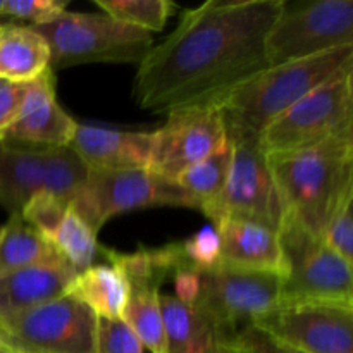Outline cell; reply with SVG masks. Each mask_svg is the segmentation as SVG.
<instances>
[{
    "label": "cell",
    "instance_id": "30",
    "mask_svg": "<svg viewBox=\"0 0 353 353\" xmlns=\"http://www.w3.org/2000/svg\"><path fill=\"white\" fill-rule=\"evenodd\" d=\"M143 345L123 319L97 317L95 353H143Z\"/></svg>",
    "mask_w": 353,
    "mask_h": 353
},
{
    "label": "cell",
    "instance_id": "18",
    "mask_svg": "<svg viewBox=\"0 0 353 353\" xmlns=\"http://www.w3.org/2000/svg\"><path fill=\"white\" fill-rule=\"evenodd\" d=\"M214 226L221 236V265L276 272L283 278L288 274V262L276 231L238 219H224Z\"/></svg>",
    "mask_w": 353,
    "mask_h": 353
},
{
    "label": "cell",
    "instance_id": "15",
    "mask_svg": "<svg viewBox=\"0 0 353 353\" xmlns=\"http://www.w3.org/2000/svg\"><path fill=\"white\" fill-rule=\"evenodd\" d=\"M76 123L55 99L54 71L28 83L21 109L3 133L2 141L40 148L69 147Z\"/></svg>",
    "mask_w": 353,
    "mask_h": 353
},
{
    "label": "cell",
    "instance_id": "24",
    "mask_svg": "<svg viewBox=\"0 0 353 353\" xmlns=\"http://www.w3.org/2000/svg\"><path fill=\"white\" fill-rule=\"evenodd\" d=\"M50 243L76 272L92 268L95 259L100 255L97 233L71 207L65 212L61 226L52 236Z\"/></svg>",
    "mask_w": 353,
    "mask_h": 353
},
{
    "label": "cell",
    "instance_id": "3",
    "mask_svg": "<svg viewBox=\"0 0 353 353\" xmlns=\"http://www.w3.org/2000/svg\"><path fill=\"white\" fill-rule=\"evenodd\" d=\"M353 68V45L257 72L219 103L228 138L257 137L300 99Z\"/></svg>",
    "mask_w": 353,
    "mask_h": 353
},
{
    "label": "cell",
    "instance_id": "11",
    "mask_svg": "<svg viewBox=\"0 0 353 353\" xmlns=\"http://www.w3.org/2000/svg\"><path fill=\"white\" fill-rule=\"evenodd\" d=\"M288 274L279 303H340L353 307L352 264L334 254L324 240L283 224L279 230Z\"/></svg>",
    "mask_w": 353,
    "mask_h": 353
},
{
    "label": "cell",
    "instance_id": "21",
    "mask_svg": "<svg viewBox=\"0 0 353 353\" xmlns=\"http://www.w3.org/2000/svg\"><path fill=\"white\" fill-rule=\"evenodd\" d=\"M65 295L88 307L97 317L119 319L126 309L130 288L114 265L93 264L74 276Z\"/></svg>",
    "mask_w": 353,
    "mask_h": 353
},
{
    "label": "cell",
    "instance_id": "33",
    "mask_svg": "<svg viewBox=\"0 0 353 353\" xmlns=\"http://www.w3.org/2000/svg\"><path fill=\"white\" fill-rule=\"evenodd\" d=\"M26 90L28 85H17V83H7L0 79V141L6 130L19 112Z\"/></svg>",
    "mask_w": 353,
    "mask_h": 353
},
{
    "label": "cell",
    "instance_id": "8",
    "mask_svg": "<svg viewBox=\"0 0 353 353\" xmlns=\"http://www.w3.org/2000/svg\"><path fill=\"white\" fill-rule=\"evenodd\" d=\"M228 140L233 148V161L226 185L200 212L212 224L224 219L248 221L279 233L285 210L259 138L231 137Z\"/></svg>",
    "mask_w": 353,
    "mask_h": 353
},
{
    "label": "cell",
    "instance_id": "27",
    "mask_svg": "<svg viewBox=\"0 0 353 353\" xmlns=\"http://www.w3.org/2000/svg\"><path fill=\"white\" fill-rule=\"evenodd\" d=\"M176 245L185 269L207 271L219 264L221 236L214 224L203 226L186 240L176 241Z\"/></svg>",
    "mask_w": 353,
    "mask_h": 353
},
{
    "label": "cell",
    "instance_id": "19",
    "mask_svg": "<svg viewBox=\"0 0 353 353\" xmlns=\"http://www.w3.org/2000/svg\"><path fill=\"white\" fill-rule=\"evenodd\" d=\"M78 272L65 261L43 262L0 278V319L64 296Z\"/></svg>",
    "mask_w": 353,
    "mask_h": 353
},
{
    "label": "cell",
    "instance_id": "22",
    "mask_svg": "<svg viewBox=\"0 0 353 353\" xmlns=\"http://www.w3.org/2000/svg\"><path fill=\"white\" fill-rule=\"evenodd\" d=\"M161 286L162 283L157 279L128 283L130 296L121 317L150 353H168V336L161 309Z\"/></svg>",
    "mask_w": 353,
    "mask_h": 353
},
{
    "label": "cell",
    "instance_id": "32",
    "mask_svg": "<svg viewBox=\"0 0 353 353\" xmlns=\"http://www.w3.org/2000/svg\"><path fill=\"white\" fill-rule=\"evenodd\" d=\"M238 338H240V343L245 353H305L274 340L268 333L255 327L254 324L241 327L238 331Z\"/></svg>",
    "mask_w": 353,
    "mask_h": 353
},
{
    "label": "cell",
    "instance_id": "28",
    "mask_svg": "<svg viewBox=\"0 0 353 353\" xmlns=\"http://www.w3.org/2000/svg\"><path fill=\"white\" fill-rule=\"evenodd\" d=\"M68 0H0V24H47L65 12Z\"/></svg>",
    "mask_w": 353,
    "mask_h": 353
},
{
    "label": "cell",
    "instance_id": "9",
    "mask_svg": "<svg viewBox=\"0 0 353 353\" xmlns=\"http://www.w3.org/2000/svg\"><path fill=\"white\" fill-rule=\"evenodd\" d=\"M97 316L69 295L0 319L10 353H95Z\"/></svg>",
    "mask_w": 353,
    "mask_h": 353
},
{
    "label": "cell",
    "instance_id": "20",
    "mask_svg": "<svg viewBox=\"0 0 353 353\" xmlns=\"http://www.w3.org/2000/svg\"><path fill=\"white\" fill-rule=\"evenodd\" d=\"M50 48L33 26L0 24V79L28 85L50 71Z\"/></svg>",
    "mask_w": 353,
    "mask_h": 353
},
{
    "label": "cell",
    "instance_id": "7",
    "mask_svg": "<svg viewBox=\"0 0 353 353\" xmlns=\"http://www.w3.org/2000/svg\"><path fill=\"white\" fill-rule=\"evenodd\" d=\"M88 168L69 147L40 148L0 141V207L21 214L28 200L48 192L71 203L85 185Z\"/></svg>",
    "mask_w": 353,
    "mask_h": 353
},
{
    "label": "cell",
    "instance_id": "29",
    "mask_svg": "<svg viewBox=\"0 0 353 353\" xmlns=\"http://www.w3.org/2000/svg\"><path fill=\"white\" fill-rule=\"evenodd\" d=\"M68 209V202H64V200H61L59 196L52 195L48 192H40L28 200L19 216L31 228H34L41 236H45L50 241L57 228L61 226Z\"/></svg>",
    "mask_w": 353,
    "mask_h": 353
},
{
    "label": "cell",
    "instance_id": "23",
    "mask_svg": "<svg viewBox=\"0 0 353 353\" xmlns=\"http://www.w3.org/2000/svg\"><path fill=\"white\" fill-rule=\"evenodd\" d=\"M64 261L54 245L31 228L19 214L0 226V278L43 262Z\"/></svg>",
    "mask_w": 353,
    "mask_h": 353
},
{
    "label": "cell",
    "instance_id": "12",
    "mask_svg": "<svg viewBox=\"0 0 353 353\" xmlns=\"http://www.w3.org/2000/svg\"><path fill=\"white\" fill-rule=\"evenodd\" d=\"M164 126L154 131L148 169L171 181L196 162L228 145V133L219 105H192L171 110Z\"/></svg>",
    "mask_w": 353,
    "mask_h": 353
},
{
    "label": "cell",
    "instance_id": "16",
    "mask_svg": "<svg viewBox=\"0 0 353 353\" xmlns=\"http://www.w3.org/2000/svg\"><path fill=\"white\" fill-rule=\"evenodd\" d=\"M168 353H245L238 331L199 305L161 293Z\"/></svg>",
    "mask_w": 353,
    "mask_h": 353
},
{
    "label": "cell",
    "instance_id": "14",
    "mask_svg": "<svg viewBox=\"0 0 353 353\" xmlns=\"http://www.w3.org/2000/svg\"><path fill=\"white\" fill-rule=\"evenodd\" d=\"M252 324L274 340L305 353H353V307L279 303Z\"/></svg>",
    "mask_w": 353,
    "mask_h": 353
},
{
    "label": "cell",
    "instance_id": "17",
    "mask_svg": "<svg viewBox=\"0 0 353 353\" xmlns=\"http://www.w3.org/2000/svg\"><path fill=\"white\" fill-rule=\"evenodd\" d=\"M154 131H123L78 124L69 148L88 169H148Z\"/></svg>",
    "mask_w": 353,
    "mask_h": 353
},
{
    "label": "cell",
    "instance_id": "2",
    "mask_svg": "<svg viewBox=\"0 0 353 353\" xmlns=\"http://www.w3.org/2000/svg\"><path fill=\"white\" fill-rule=\"evenodd\" d=\"M281 199L283 224L324 240L330 219L353 193V133L331 137L312 147L269 155Z\"/></svg>",
    "mask_w": 353,
    "mask_h": 353
},
{
    "label": "cell",
    "instance_id": "26",
    "mask_svg": "<svg viewBox=\"0 0 353 353\" xmlns=\"http://www.w3.org/2000/svg\"><path fill=\"white\" fill-rule=\"evenodd\" d=\"M103 14L147 33L161 31L176 6L169 0H95Z\"/></svg>",
    "mask_w": 353,
    "mask_h": 353
},
{
    "label": "cell",
    "instance_id": "34",
    "mask_svg": "<svg viewBox=\"0 0 353 353\" xmlns=\"http://www.w3.org/2000/svg\"><path fill=\"white\" fill-rule=\"evenodd\" d=\"M0 353H10V352L6 350V348H3V347H0Z\"/></svg>",
    "mask_w": 353,
    "mask_h": 353
},
{
    "label": "cell",
    "instance_id": "10",
    "mask_svg": "<svg viewBox=\"0 0 353 353\" xmlns=\"http://www.w3.org/2000/svg\"><path fill=\"white\" fill-rule=\"evenodd\" d=\"M353 45V0H317L279 14L265 37L268 65L314 57Z\"/></svg>",
    "mask_w": 353,
    "mask_h": 353
},
{
    "label": "cell",
    "instance_id": "1",
    "mask_svg": "<svg viewBox=\"0 0 353 353\" xmlns=\"http://www.w3.org/2000/svg\"><path fill=\"white\" fill-rule=\"evenodd\" d=\"M285 0H209L138 64L133 99L154 114L221 100L268 69L265 37Z\"/></svg>",
    "mask_w": 353,
    "mask_h": 353
},
{
    "label": "cell",
    "instance_id": "4",
    "mask_svg": "<svg viewBox=\"0 0 353 353\" xmlns=\"http://www.w3.org/2000/svg\"><path fill=\"white\" fill-rule=\"evenodd\" d=\"M33 28L50 48L52 71L92 62L140 64L154 47L150 33L105 14L64 12Z\"/></svg>",
    "mask_w": 353,
    "mask_h": 353
},
{
    "label": "cell",
    "instance_id": "31",
    "mask_svg": "<svg viewBox=\"0 0 353 353\" xmlns=\"http://www.w3.org/2000/svg\"><path fill=\"white\" fill-rule=\"evenodd\" d=\"M353 193L348 195L334 210L330 219L326 231H324V243L340 255L341 259L353 264Z\"/></svg>",
    "mask_w": 353,
    "mask_h": 353
},
{
    "label": "cell",
    "instance_id": "6",
    "mask_svg": "<svg viewBox=\"0 0 353 353\" xmlns=\"http://www.w3.org/2000/svg\"><path fill=\"white\" fill-rule=\"evenodd\" d=\"M343 133H353V68L317 86L272 121L259 134V143L269 157Z\"/></svg>",
    "mask_w": 353,
    "mask_h": 353
},
{
    "label": "cell",
    "instance_id": "5",
    "mask_svg": "<svg viewBox=\"0 0 353 353\" xmlns=\"http://www.w3.org/2000/svg\"><path fill=\"white\" fill-rule=\"evenodd\" d=\"M99 233L117 214L147 207H186L199 210L196 200L179 183L150 169H88L85 185L69 203Z\"/></svg>",
    "mask_w": 353,
    "mask_h": 353
},
{
    "label": "cell",
    "instance_id": "13",
    "mask_svg": "<svg viewBox=\"0 0 353 353\" xmlns=\"http://www.w3.org/2000/svg\"><path fill=\"white\" fill-rule=\"evenodd\" d=\"M283 276L276 272L214 265L200 271V292L195 305L221 323L241 330L279 305Z\"/></svg>",
    "mask_w": 353,
    "mask_h": 353
},
{
    "label": "cell",
    "instance_id": "25",
    "mask_svg": "<svg viewBox=\"0 0 353 353\" xmlns=\"http://www.w3.org/2000/svg\"><path fill=\"white\" fill-rule=\"evenodd\" d=\"M231 161H233V148L228 141L226 147L186 169L176 183H179L196 200L200 210L223 192L230 174Z\"/></svg>",
    "mask_w": 353,
    "mask_h": 353
}]
</instances>
